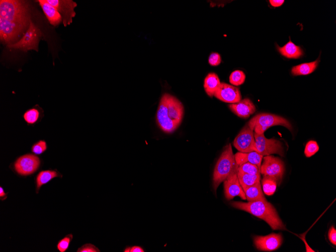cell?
Returning a JSON list of instances; mask_svg holds the SVG:
<instances>
[{
	"label": "cell",
	"instance_id": "obj_23",
	"mask_svg": "<svg viewBox=\"0 0 336 252\" xmlns=\"http://www.w3.org/2000/svg\"><path fill=\"white\" fill-rule=\"evenodd\" d=\"M319 60L302 63L292 67L291 72L294 75L309 74L314 71L317 66Z\"/></svg>",
	"mask_w": 336,
	"mask_h": 252
},
{
	"label": "cell",
	"instance_id": "obj_29",
	"mask_svg": "<svg viewBox=\"0 0 336 252\" xmlns=\"http://www.w3.org/2000/svg\"><path fill=\"white\" fill-rule=\"evenodd\" d=\"M72 238L73 235L72 234H67L58 242L57 244V249L60 252H65L68 249Z\"/></svg>",
	"mask_w": 336,
	"mask_h": 252
},
{
	"label": "cell",
	"instance_id": "obj_21",
	"mask_svg": "<svg viewBox=\"0 0 336 252\" xmlns=\"http://www.w3.org/2000/svg\"><path fill=\"white\" fill-rule=\"evenodd\" d=\"M218 75L215 73H209L204 79V88L206 94L210 97L214 96L220 85Z\"/></svg>",
	"mask_w": 336,
	"mask_h": 252
},
{
	"label": "cell",
	"instance_id": "obj_14",
	"mask_svg": "<svg viewBox=\"0 0 336 252\" xmlns=\"http://www.w3.org/2000/svg\"><path fill=\"white\" fill-rule=\"evenodd\" d=\"M214 96L218 100L228 103L234 104L241 100L238 88L224 82H221Z\"/></svg>",
	"mask_w": 336,
	"mask_h": 252
},
{
	"label": "cell",
	"instance_id": "obj_20",
	"mask_svg": "<svg viewBox=\"0 0 336 252\" xmlns=\"http://www.w3.org/2000/svg\"><path fill=\"white\" fill-rule=\"evenodd\" d=\"M243 190L245 195L246 199L248 202L267 201L263 193L260 182L250 187L245 188Z\"/></svg>",
	"mask_w": 336,
	"mask_h": 252
},
{
	"label": "cell",
	"instance_id": "obj_25",
	"mask_svg": "<svg viewBox=\"0 0 336 252\" xmlns=\"http://www.w3.org/2000/svg\"><path fill=\"white\" fill-rule=\"evenodd\" d=\"M262 184L263 191L266 195H271L274 193L277 185L276 180L268 176H263Z\"/></svg>",
	"mask_w": 336,
	"mask_h": 252
},
{
	"label": "cell",
	"instance_id": "obj_26",
	"mask_svg": "<svg viewBox=\"0 0 336 252\" xmlns=\"http://www.w3.org/2000/svg\"><path fill=\"white\" fill-rule=\"evenodd\" d=\"M229 79L232 85L238 86L244 82L245 75L242 71L236 70L230 74Z\"/></svg>",
	"mask_w": 336,
	"mask_h": 252
},
{
	"label": "cell",
	"instance_id": "obj_27",
	"mask_svg": "<svg viewBox=\"0 0 336 252\" xmlns=\"http://www.w3.org/2000/svg\"><path fill=\"white\" fill-rule=\"evenodd\" d=\"M237 171L251 175H260V170L258 166L254 164L246 162L238 166Z\"/></svg>",
	"mask_w": 336,
	"mask_h": 252
},
{
	"label": "cell",
	"instance_id": "obj_22",
	"mask_svg": "<svg viewBox=\"0 0 336 252\" xmlns=\"http://www.w3.org/2000/svg\"><path fill=\"white\" fill-rule=\"evenodd\" d=\"M280 53L289 58H298L303 54L301 48L289 41L282 47H278Z\"/></svg>",
	"mask_w": 336,
	"mask_h": 252
},
{
	"label": "cell",
	"instance_id": "obj_30",
	"mask_svg": "<svg viewBox=\"0 0 336 252\" xmlns=\"http://www.w3.org/2000/svg\"><path fill=\"white\" fill-rule=\"evenodd\" d=\"M319 150V146L317 142L313 140L308 141L304 149V154L307 157H310L316 153Z\"/></svg>",
	"mask_w": 336,
	"mask_h": 252
},
{
	"label": "cell",
	"instance_id": "obj_24",
	"mask_svg": "<svg viewBox=\"0 0 336 252\" xmlns=\"http://www.w3.org/2000/svg\"><path fill=\"white\" fill-rule=\"evenodd\" d=\"M237 177L243 189L260 182L261 180L260 175H251L238 171Z\"/></svg>",
	"mask_w": 336,
	"mask_h": 252
},
{
	"label": "cell",
	"instance_id": "obj_16",
	"mask_svg": "<svg viewBox=\"0 0 336 252\" xmlns=\"http://www.w3.org/2000/svg\"><path fill=\"white\" fill-rule=\"evenodd\" d=\"M235 159L238 166L243 163L249 162L257 165L261 170V166L263 155L259 154L256 151L249 152H238L235 155Z\"/></svg>",
	"mask_w": 336,
	"mask_h": 252
},
{
	"label": "cell",
	"instance_id": "obj_32",
	"mask_svg": "<svg viewBox=\"0 0 336 252\" xmlns=\"http://www.w3.org/2000/svg\"><path fill=\"white\" fill-rule=\"evenodd\" d=\"M221 57L218 53H212L208 58V62L212 66L218 65L221 62Z\"/></svg>",
	"mask_w": 336,
	"mask_h": 252
},
{
	"label": "cell",
	"instance_id": "obj_11",
	"mask_svg": "<svg viewBox=\"0 0 336 252\" xmlns=\"http://www.w3.org/2000/svg\"><path fill=\"white\" fill-rule=\"evenodd\" d=\"M237 165L228 177L224 181V194L227 200H231L235 196H239L243 200L246 197L237 177Z\"/></svg>",
	"mask_w": 336,
	"mask_h": 252
},
{
	"label": "cell",
	"instance_id": "obj_4",
	"mask_svg": "<svg viewBox=\"0 0 336 252\" xmlns=\"http://www.w3.org/2000/svg\"><path fill=\"white\" fill-rule=\"evenodd\" d=\"M237 165L231 144L229 143L225 147L214 169L213 188L215 191Z\"/></svg>",
	"mask_w": 336,
	"mask_h": 252
},
{
	"label": "cell",
	"instance_id": "obj_10",
	"mask_svg": "<svg viewBox=\"0 0 336 252\" xmlns=\"http://www.w3.org/2000/svg\"><path fill=\"white\" fill-rule=\"evenodd\" d=\"M233 144L239 152L255 151L254 129L246 123L235 137Z\"/></svg>",
	"mask_w": 336,
	"mask_h": 252
},
{
	"label": "cell",
	"instance_id": "obj_1",
	"mask_svg": "<svg viewBox=\"0 0 336 252\" xmlns=\"http://www.w3.org/2000/svg\"><path fill=\"white\" fill-rule=\"evenodd\" d=\"M28 6L23 1H0V38L2 42L9 43L24 32L30 19Z\"/></svg>",
	"mask_w": 336,
	"mask_h": 252
},
{
	"label": "cell",
	"instance_id": "obj_15",
	"mask_svg": "<svg viewBox=\"0 0 336 252\" xmlns=\"http://www.w3.org/2000/svg\"><path fill=\"white\" fill-rule=\"evenodd\" d=\"M229 108L236 115L240 118H246L256 111V107L252 101L245 98L237 103L230 104Z\"/></svg>",
	"mask_w": 336,
	"mask_h": 252
},
{
	"label": "cell",
	"instance_id": "obj_19",
	"mask_svg": "<svg viewBox=\"0 0 336 252\" xmlns=\"http://www.w3.org/2000/svg\"><path fill=\"white\" fill-rule=\"evenodd\" d=\"M57 177L62 178V175L56 169L43 170L39 172L35 178L36 193H38L42 186Z\"/></svg>",
	"mask_w": 336,
	"mask_h": 252
},
{
	"label": "cell",
	"instance_id": "obj_6",
	"mask_svg": "<svg viewBox=\"0 0 336 252\" xmlns=\"http://www.w3.org/2000/svg\"><path fill=\"white\" fill-rule=\"evenodd\" d=\"M41 33L38 27L30 20L29 28L23 37L17 42L8 45L11 48L20 49L24 52L34 50L38 51V44Z\"/></svg>",
	"mask_w": 336,
	"mask_h": 252
},
{
	"label": "cell",
	"instance_id": "obj_8",
	"mask_svg": "<svg viewBox=\"0 0 336 252\" xmlns=\"http://www.w3.org/2000/svg\"><path fill=\"white\" fill-rule=\"evenodd\" d=\"M256 151L262 155H269L278 154L284 156L283 144L279 140L267 138L264 134H257L254 132Z\"/></svg>",
	"mask_w": 336,
	"mask_h": 252
},
{
	"label": "cell",
	"instance_id": "obj_34",
	"mask_svg": "<svg viewBox=\"0 0 336 252\" xmlns=\"http://www.w3.org/2000/svg\"><path fill=\"white\" fill-rule=\"evenodd\" d=\"M328 236L329 241L334 245L336 244V230L333 226L329 229Z\"/></svg>",
	"mask_w": 336,
	"mask_h": 252
},
{
	"label": "cell",
	"instance_id": "obj_36",
	"mask_svg": "<svg viewBox=\"0 0 336 252\" xmlns=\"http://www.w3.org/2000/svg\"><path fill=\"white\" fill-rule=\"evenodd\" d=\"M7 198V193H6L2 186L0 187V199L5 200Z\"/></svg>",
	"mask_w": 336,
	"mask_h": 252
},
{
	"label": "cell",
	"instance_id": "obj_9",
	"mask_svg": "<svg viewBox=\"0 0 336 252\" xmlns=\"http://www.w3.org/2000/svg\"><path fill=\"white\" fill-rule=\"evenodd\" d=\"M263 159L260 173L263 176H268L274 179L279 185L284 173V162L279 157L271 155L265 156Z\"/></svg>",
	"mask_w": 336,
	"mask_h": 252
},
{
	"label": "cell",
	"instance_id": "obj_31",
	"mask_svg": "<svg viewBox=\"0 0 336 252\" xmlns=\"http://www.w3.org/2000/svg\"><path fill=\"white\" fill-rule=\"evenodd\" d=\"M100 249L94 244L86 243L79 247L77 252H100Z\"/></svg>",
	"mask_w": 336,
	"mask_h": 252
},
{
	"label": "cell",
	"instance_id": "obj_7",
	"mask_svg": "<svg viewBox=\"0 0 336 252\" xmlns=\"http://www.w3.org/2000/svg\"><path fill=\"white\" fill-rule=\"evenodd\" d=\"M41 160L35 154L27 153L18 157L12 168L18 175L27 177L34 174L40 167Z\"/></svg>",
	"mask_w": 336,
	"mask_h": 252
},
{
	"label": "cell",
	"instance_id": "obj_17",
	"mask_svg": "<svg viewBox=\"0 0 336 252\" xmlns=\"http://www.w3.org/2000/svg\"><path fill=\"white\" fill-rule=\"evenodd\" d=\"M44 116V110L37 104L27 109L22 115L27 125L31 126H34L39 123Z\"/></svg>",
	"mask_w": 336,
	"mask_h": 252
},
{
	"label": "cell",
	"instance_id": "obj_5",
	"mask_svg": "<svg viewBox=\"0 0 336 252\" xmlns=\"http://www.w3.org/2000/svg\"><path fill=\"white\" fill-rule=\"evenodd\" d=\"M257 134H263L270 127L281 125L292 131V126L285 118L269 113H260L253 117L247 123Z\"/></svg>",
	"mask_w": 336,
	"mask_h": 252
},
{
	"label": "cell",
	"instance_id": "obj_18",
	"mask_svg": "<svg viewBox=\"0 0 336 252\" xmlns=\"http://www.w3.org/2000/svg\"><path fill=\"white\" fill-rule=\"evenodd\" d=\"M37 2H39L49 23L53 26H58L61 23L62 18L58 11L46 0H39Z\"/></svg>",
	"mask_w": 336,
	"mask_h": 252
},
{
	"label": "cell",
	"instance_id": "obj_2",
	"mask_svg": "<svg viewBox=\"0 0 336 252\" xmlns=\"http://www.w3.org/2000/svg\"><path fill=\"white\" fill-rule=\"evenodd\" d=\"M184 108L182 103L175 96L163 94L160 98L156 114V122L164 132L171 133L180 125Z\"/></svg>",
	"mask_w": 336,
	"mask_h": 252
},
{
	"label": "cell",
	"instance_id": "obj_33",
	"mask_svg": "<svg viewBox=\"0 0 336 252\" xmlns=\"http://www.w3.org/2000/svg\"><path fill=\"white\" fill-rule=\"evenodd\" d=\"M124 252H144V248L139 245L127 246L123 250Z\"/></svg>",
	"mask_w": 336,
	"mask_h": 252
},
{
	"label": "cell",
	"instance_id": "obj_12",
	"mask_svg": "<svg viewBox=\"0 0 336 252\" xmlns=\"http://www.w3.org/2000/svg\"><path fill=\"white\" fill-rule=\"evenodd\" d=\"M46 1L62 16L63 23L65 27L72 23V18L76 14L74 11V9L77 6L76 3L69 0Z\"/></svg>",
	"mask_w": 336,
	"mask_h": 252
},
{
	"label": "cell",
	"instance_id": "obj_35",
	"mask_svg": "<svg viewBox=\"0 0 336 252\" xmlns=\"http://www.w3.org/2000/svg\"><path fill=\"white\" fill-rule=\"evenodd\" d=\"M270 3L271 5L275 7H277L281 6L284 2L283 0H270Z\"/></svg>",
	"mask_w": 336,
	"mask_h": 252
},
{
	"label": "cell",
	"instance_id": "obj_3",
	"mask_svg": "<svg viewBox=\"0 0 336 252\" xmlns=\"http://www.w3.org/2000/svg\"><path fill=\"white\" fill-rule=\"evenodd\" d=\"M230 205L234 208L248 212L264 220L273 230L286 229L274 207L267 201L248 202L233 201Z\"/></svg>",
	"mask_w": 336,
	"mask_h": 252
},
{
	"label": "cell",
	"instance_id": "obj_13",
	"mask_svg": "<svg viewBox=\"0 0 336 252\" xmlns=\"http://www.w3.org/2000/svg\"><path fill=\"white\" fill-rule=\"evenodd\" d=\"M254 243L258 249L262 251H273L278 249L282 243L280 233H272L266 236H256Z\"/></svg>",
	"mask_w": 336,
	"mask_h": 252
},
{
	"label": "cell",
	"instance_id": "obj_28",
	"mask_svg": "<svg viewBox=\"0 0 336 252\" xmlns=\"http://www.w3.org/2000/svg\"><path fill=\"white\" fill-rule=\"evenodd\" d=\"M48 148L47 142L44 140H39L34 143L31 146V151L35 155H41Z\"/></svg>",
	"mask_w": 336,
	"mask_h": 252
}]
</instances>
